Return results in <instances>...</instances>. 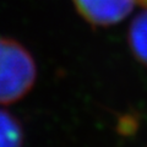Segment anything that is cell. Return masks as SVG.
I'll use <instances>...</instances> for the list:
<instances>
[{
	"label": "cell",
	"instance_id": "obj_1",
	"mask_svg": "<svg viewBox=\"0 0 147 147\" xmlns=\"http://www.w3.org/2000/svg\"><path fill=\"white\" fill-rule=\"evenodd\" d=\"M37 79L33 57L21 43L0 37V104H11L25 97Z\"/></svg>",
	"mask_w": 147,
	"mask_h": 147
},
{
	"label": "cell",
	"instance_id": "obj_2",
	"mask_svg": "<svg viewBox=\"0 0 147 147\" xmlns=\"http://www.w3.org/2000/svg\"><path fill=\"white\" fill-rule=\"evenodd\" d=\"M136 0H74L79 13L94 26H110L132 11Z\"/></svg>",
	"mask_w": 147,
	"mask_h": 147
},
{
	"label": "cell",
	"instance_id": "obj_3",
	"mask_svg": "<svg viewBox=\"0 0 147 147\" xmlns=\"http://www.w3.org/2000/svg\"><path fill=\"white\" fill-rule=\"evenodd\" d=\"M127 39L136 59L147 66V9L132 20Z\"/></svg>",
	"mask_w": 147,
	"mask_h": 147
},
{
	"label": "cell",
	"instance_id": "obj_4",
	"mask_svg": "<svg viewBox=\"0 0 147 147\" xmlns=\"http://www.w3.org/2000/svg\"><path fill=\"white\" fill-rule=\"evenodd\" d=\"M24 130L18 119L5 109H0V147H22Z\"/></svg>",
	"mask_w": 147,
	"mask_h": 147
},
{
	"label": "cell",
	"instance_id": "obj_5",
	"mask_svg": "<svg viewBox=\"0 0 147 147\" xmlns=\"http://www.w3.org/2000/svg\"><path fill=\"white\" fill-rule=\"evenodd\" d=\"M137 127V124L134 118L130 117H124L120 119V121L118 124V130L123 135H130L131 132H134Z\"/></svg>",
	"mask_w": 147,
	"mask_h": 147
},
{
	"label": "cell",
	"instance_id": "obj_6",
	"mask_svg": "<svg viewBox=\"0 0 147 147\" xmlns=\"http://www.w3.org/2000/svg\"><path fill=\"white\" fill-rule=\"evenodd\" d=\"M136 4H139L141 7L147 9V0H136Z\"/></svg>",
	"mask_w": 147,
	"mask_h": 147
}]
</instances>
